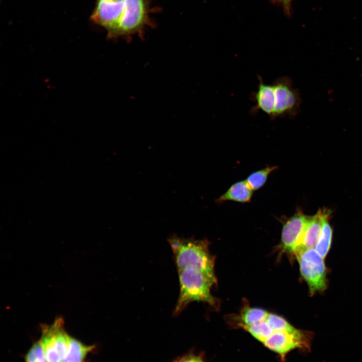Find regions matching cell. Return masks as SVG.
Masks as SVG:
<instances>
[{"mask_svg": "<svg viewBox=\"0 0 362 362\" xmlns=\"http://www.w3.org/2000/svg\"><path fill=\"white\" fill-rule=\"evenodd\" d=\"M146 0H97L92 20L112 37L141 34L149 24Z\"/></svg>", "mask_w": 362, "mask_h": 362, "instance_id": "obj_1", "label": "cell"}, {"mask_svg": "<svg viewBox=\"0 0 362 362\" xmlns=\"http://www.w3.org/2000/svg\"><path fill=\"white\" fill-rule=\"evenodd\" d=\"M167 241L177 269L195 268L216 281L214 259L210 253L207 240L186 238L173 234L169 236Z\"/></svg>", "mask_w": 362, "mask_h": 362, "instance_id": "obj_2", "label": "cell"}, {"mask_svg": "<svg viewBox=\"0 0 362 362\" xmlns=\"http://www.w3.org/2000/svg\"><path fill=\"white\" fill-rule=\"evenodd\" d=\"M242 329L268 349L277 354L283 361L290 352L297 349L302 350L306 344L304 331L298 329L294 331H277L265 319Z\"/></svg>", "mask_w": 362, "mask_h": 362, "instance_id": "obj_3", "label": "cell"}, {"mask_svg": "<svg viewBox=\"0 0 362 362\" xmlns=\"http://www.w3.org/2000/svg\"><path fill=\"white\" fill-rule=\"evenodd\" d=\"M179 292L173 315L177 316L191 303L202 302L216 307L217 302L211 293L216 281L193 268L177 269Z\"/></svg>", "mask_w": 362, "mask_h": 362, "instance_id": "obj_4", "label": "cell"}, {"mask_svg": "<svg viewBox=\"0 0 362 362\" xmlns=\"http://www.w3.org/2000/svg\"><path fill=\"white\" fill-rule=\"evenodd\" d=\"M295 255L301 275L308 285L310 294L324 290L326 287V270L324 258L315 248L299 250Z\"/></svg>", "mask_w": 362, "mask_h": 362, "instance_id": "obj_5", "label": "cell"}, {"mask_svg": "<svg viewBox=\"0 0 362 362\" xmlns=\"http://www.w3.org/2000/svg\"><path fill=\"white\" fill-rule=\"evenodd\" d=\"M275 91V105L270 120L295 117L300 111L302 100L298 89L293 87L292 79L287 76L278 77L272 83Z\"/></svg>", "mask_w": 362, "mask_h": 362, "instance_id": "obj_6", "label": "cell"}, {"mask_svg": "<svg viewBox=\"0 0 362 362\" xmlns=\"http://www.w3.org/2000/svg\"><path fill=\"white\" fill-rule=\"evenodd\" d=\"M70 336L63 328L61 318L51 325L44 326L40 342L49 362H62L65 359Z\"/></svg>", "mask_w": 362, "mask_h": 362, "instance_id": "obj_7", "label": "cell"}, {"mask_svg": "<svg viewBox=\"0 0 362 362\" xmlns=\"http://www.w3.org/2000/svg\"><path fill=\"white\" fill-rule=\"evenodd\" d=\"M309 216L299 212L288 219L283 225L281 248L287 253L295 254Z\"/></svg>", "mask_w": 362, "mask_h": 362, "instance_id": "obj_8", "label": "cell"}, {"mask_svg": "<svg viewBox=\"0 0 362 362\" xmlns=\"http://www.w3.org/2000/svg\"><path fill=\"white\" fill-rule=\"evenodd\" d=\"M330 211L320 209L314 216L308 217L296 251L309 248H315L320 235L324 220L329 217ZM295 253V254H296Z\"/></svg>", "mask_w": 362, "mask_h": 362, "instance_id": "obj_9", "label": "cell"}, {"mask_svg": "<svg viewBox=\"0 0 362 362\" xmlns=\"http://www.w3.org/2000/svg\"><path fill=\"white\" fill-rule=\"evenodd\" d=\"M259 83L257 89L252 92L250 96V99L255 103V104L249 110V114L254 116L258 112L265 113L270 118L273 114L275 105V91L273 84L265 83L262 77L257 75Z\"/></svg>", "mask_w": 362, "mask_h": 362, "instance_id": "obj_10", "label": "cell"}, {"mask_svg": "<svg viewBox=\"0 0 362 362\" xmlns=\"http://www.w3.org/2000/svg\"><path fill=\"white\" fill-rule=\"evenodd\" d=\"M253 190L245 180L239 181L232 185L218 199V203L227 201L240 203L249 202L252 196Z\"/></svg>", "mask_w": 362, "mask_h": 362, "instance_id": "obj_11", "label": "cell"}, {"mask_svg": "<svg viewBox=\"0 0 362 362\" xmlns=\"http://www.w3.org/2000/svg\"><path fill=\"white\" fill-rule=\"evenodd\" d=\"M268 313L261 308L248 307L243 310L239 316L234 318L233 325L242 328L264 320Z\"/></svg>", "mask_w": 362, "mask_h": 362, "instance_id": "obj_12", "label": "cell"}, {"mask_svg": "<svg viewBox=\"0 0 362 362\" xmlns=\"http://www.w3.org/2000/svg\"><path fill=\"white\" fill-rule=\"evenodd\" d=\"M94 347L93 345H85L71 337L66 357L62 362H83Z\"/></svg>", "mask_w": 362, "mask_h": 362, "instance_id": "obj_13", "label": "cell"}, {"mask_svg": "<svg viewBox=\"0 0 362 362\" xmlns=\"http://www.w3.org/2000/svg\"><path fill=\"white\" fill-rule=\"evenodd\" d=\"M329 217L324 220L321 232L315 247L316 250L323 258L327 255L331 242L332 232L328 222Z\"/></svg>", "mask_w": 362, "mask_h": 362, "instance_id": "obj_14", "label": "cell"}, {"mask_svg": "<svg viewBox=\"0 0 362 362\" xmlns=\"http://www.w3.org/2000/svg\"><path fill=\"white\" fill-rule=\"evenodd\" d=\"M277 166H267L250 174L246 181L253 190L261 188L265 183L269 174L276 169Z\"/></svg>", "mask_w": 362, "mask_h": 362, "instance_id": "obj_15", "label": "cell"}, {"mask_svg": "<svg viewBox=\"0 0 362 362\" xmlns=\"http://www.w3.org/2000/svg\"><path fill=\"white\" fill-rule=\"evenodd\" d=\"M25 362H49L40 341L35 342L29 349L25 357Z\"/></svg>", "mask_w": 362, "mask_h": 362, "instance_id": "obj_16", "label": "cell"}, {"mask_svg": "<svg viewBox=\"0 0 362 362\" xmlns=\"http://www.w3.org/2000/svg\"><path fill=\"white\" fill-rule=\"evenodd\" d=\"M292 0H273L275 3L281 5L286 14L289 15L291 13V5Z\"/></svg>", "mask_w": 362, "mask_h": 362, "instance_id": "obj_17", "label": "cell"}]
</instances>
